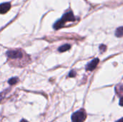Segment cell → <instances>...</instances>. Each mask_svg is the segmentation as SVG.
Segmentation results:
<instances>
[{
	"label": "cell",
	"instance_id": "1",
	"mask_svg": "<svg viewBox=\"0 0 123 122\" xmlns=\"http://www.w3.org/2000/svg\"><path fill=\"white\" fill-rule=\"evenodd\" d=\"M74 21H75V17H74L73 12L70 11V12H68L67 13H66L61 17V19H60L58 21H57L54 24L53 27L55 29H58L63 27L67 22H74Z\"/></svg>",
	"mask_w": 123,
	"mask_h": 122
},
{
	"label": "cell",
	"instance_id": "2",
	"mask_svg": "<svg viewBox=\"0 0 123 122\" xmlns=\"http://www.w3.org/2000/svg\"><path fill=\"white\" fill-rule=\"evenodd\" d=\"M86 118V114L84 110L81 109L73 114L71 120L73 122H84Z\"/></svg>",
	"mask_w": 123,
	"mask_h": 122
},
{
	"label": "cell",
	"instance_id": "3",
	"mask_svg": "<svg viewBox=\"0 0 123 122\" xmlns=\"http://www.w3.org/2000/svg\"><path fill=\"white\" fill-rule=\"evenodd\" d=\"M6 55L11 59H17L22 57V52L19 50H9L6 52Z\"/></svg>",
	"mask_w": 123,
	"mask_h": 122
},
{
	"label": "cell",
	"instance_id": "4",
	"mask_svg": "<svg viewBox=\"0 0 123 122\" xmlns=\"http://www.w3.org/2000/svg\"><path fill=\"white\" fill-rule=\"evenodd\" d=\"M99 62V60L98 58H94V60H92L91 62H89L86 65V70H90V71L94 70L95 69V68L97 66Z\"/></svg>",
	"mask_w": 123,
	"mask_h": 122
},
{
	"label": "cell",
	"instance_id": "5",
	"mask_svg": "<svg viewBox=\"0 0 123 122\" xmlns=\"http://www.w3.org/2000/svg\"><path fill=\"white\" fill-rule=\"evenodd\" d=\"M11 7V4L9 2L6 3H2L0 4V13L1 14H4L7 12Z\"/></svg>",
	"mask_w": 123,
	"mask_h": 122
},
{
	"label": "cell",
	"instance_id": "6",
	"mask_svg": "<svg viewBox=\"0 0 123 122\" xmlns=\"http://www.w3.org/2000/svg\"><path fill=\"white\" fill-rule=\"evenodd\" d=\"M70 48H71V45H68V44H66V45H63L61 46L58 48V51L61 52H65V51L68 50Z\"/></svg>",
	"mask_w": 123,
	"mask_h": 122
},
{
	"label": "cell",
	"instance_id": "7",
	"mask_svg": "<svg viewBox=\"0 0 123 122\" xmlns=\"http://www.w3.org/2000/svg\"><path fill=\"white\" fill-rule=\"evenodd\" d=\"M115 35L118 37H122L123 36V27H118L115 31Z\"/></svg>",
	"mask_w": 123,
	"mask_h": 122
},
{
	"label": "cell",
	"instance_id": "8",
	"mask_svg": "<svg viewBox=\"0 0 123 122\" xmlns=\"http://www.w3.org/2000/svg\"><path fill=\"white\" fill-rule=\"evenodd\" d=\"M115 91L117 92V93L118 95H121L123 93V85H120L116 86L115 88Z\"/></svg>",
	"mask_w": 123,
	"mask_h": 122
},
{
	"label": "cell",
	"instance_id": "9",
	"mask_svg": "<svg viewBox=\"0 0 123 122\" xmlns=\"http://www.w3.org/2000/svg\"><path fill=\"white\" fill-rule=\"evenodd\" d=\"M17 81H18V78H16V77H14V78H12L9 79L8 82H9V83L10 85H14V84H15L17 82Z\"/></svg>",
	"mask_w": 123,
	"mask_h": 122
},
{
	"label": "cell",
	"instance_id": "10",
	"mask_svg": "<svg viewBox=\"0 0 123 122\" xmlns=\"http://www.w3.org/2000/svg\"><path fill=\"white\" fill-rule=\"evenodd\" d=\"M106 46L105 45H100V47H99V50H101V52H105V50H106Z\"/></svg>",
	"mask_w": 123,
	"mask_h": 122
},
{
	"label": "cell",
	"instance_id": "11",
	"mask_svg": "<svg viewBox=\"0 0 123 122\" xmlns=\"http://www.w3.org/2000/svg\"><path fill=\"white\" fill-rule=\"evenodd\" d=\"M76 71L75 70H71V72H70V73H69V75H68V76L69 77H74L75 76H76Z\"/></svg>",
	"mask_w": 123,
	"mask_h": 122
},
{
	"label": "cell",
	"instance_id": "12",
	"mask_svg": "<svg viewBox=\"0 0 123 122\" xmlns=\"http://www.w3.org/2000/svg\"><path fill=\"white\" fill-rule=\"evenodd\" d=\"M120 105L121 106H123V96L120 99Z\"/></svg>",
	"mask_w": 123,
	"mask_h": 122
},
{
	"label": "cell",
	"instance_id": "13",
	"mask_svg": "<svg viewBox=\"0 0 123 122\" xmlns=\"http://www.w3.org/2000/svg\"><path fill=\"white\" fill-rule=\"evenodd\" d=\"M123 122V118H122L121 119H120V120H118L117 122Z\"/></svg>",
	"mask_w": 123,
	"mask_h": 122
},
{
	"label": "cell",
	"instance_id": "14",
	"mask_svg": "<svg viewBox=\"0 0 123 122\" xmlns=\"http://www.w3.org/2000/svg\"><path fill=\"white\" fill-rule=\"evenodd\" d=\"M20 122H27V121H26V120H25V119H22V120Z\"/></svg>",
	"mask_w": 123,
	"mask_h": 122
}]
</instances>
